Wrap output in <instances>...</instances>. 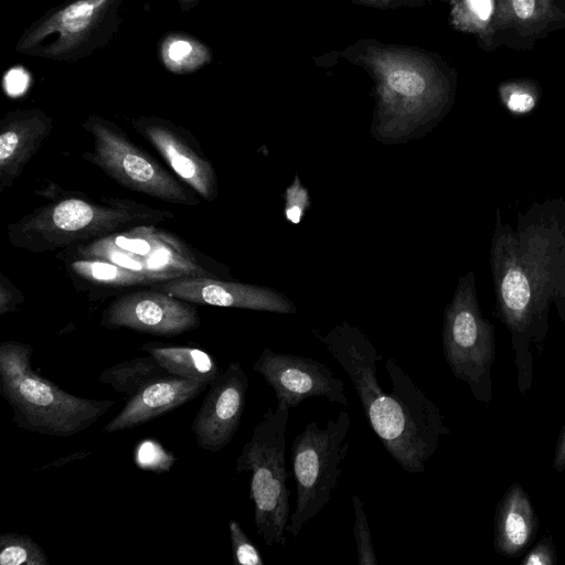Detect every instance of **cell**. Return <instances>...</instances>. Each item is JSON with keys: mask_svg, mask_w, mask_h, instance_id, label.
<instances>
[{"mask_svg": "<svg viewBox=\"0 0 565 565\" xmlns=\"http://www.w3.org/2000/svg\"><path fill=\"white\" fill-rule=\"evenodd\" d=\"M178 2L182 11H188L196 6L199 0H178Z\"/></svg>", "mask_w": 565, "mask_h": 565, "instance_id": "36", "label": "cell"}, {"mask_svg": "<svg viewBox=\"0 0 565 565\" xmlns=\"http://www.w3.org/2000/svg\"><path fill=\"white\" fill-rule=\"evenodd\" d=\"M502 105L513 115L531 113L540 103L541 88L531 79H509L498 87Z\"/></svg>", "mask_w": 565, "mask_h": 565, "instance_id": "26", "label": "cell"}, {"mask_svg": "<svg viewBox=\"0 0 565 565\" xmlns=\"http://www.w3.org/2000/svg\"><path fill=\"white\" fill-rule=\"evenodd\" d=\"M173 213L137 201L78 193L43 204L7 226L12 246L30 253H47L86 244L116 232L159 225Z\"/></svg>", "mask_w": 565, "mask_h": 565, "instance_id": "4", "label": "cell"}, {"mask_svg": "<svg viewBox=\"0 0 565 565\" xmlns=\"http://www.w3.org/2000/svg\"><path fill=\"white\" fill-rule=\"evenodd\" d=\"M124 0H70L47 11L21 34L20 53L61 62L105 46L118 30Z\"/></svg>", "mask_w": 565, "mask_h": 565, "instance_id": "9", "label": "cell"}, {"mask_svg": "<svg viewBox=\"0 0 565 565\" xmlns=\"http://www.w3.org/2000/svg\"><path fill=\"white\" fill-rule=\"evenodd\" d=\"M450 1V0H449Z\"/></svg>", "mask_w": 565, "mask_h": 565, "instance_id": "37", "label": "cell"}, {"mask_svg": "<svg viewBox=\"0 0 565 565\" xmlns=\"http://www.w3.org/2000/svg\"><path fill=\"white\" fill-rule=\"evenodd\" d=\"M25 297L21 290L2 273H0V315L18 310Z\"/></svg>", "mask_w": 565, "mask_h": 565, "instance_id": "30", "label": "cell"}, {"mask_svg": "<svg viewBox=\"0 0 565 565\" xmlns=\"http://www.w3.org/2000/svg\"><path fill=\"white\" fill-rule=\"evenodd\" d=\"M63 257L114 264L151 287L189 276H227L228 269L157 225L116 232L64 249Z\"/></svg>", "mask_w": 565, "mask_h": 565, "instance_id": "6", "label": "cell"}, {"mask_svg": "<svg viewBox=\"0 0 565 565\" xmlns=\"http://www.w3.org/2000/svg\"><path fill=\"white\" fill-rule=\"evenodd\" d=\"M53 129L39 108L14 109L0 120V193L11 188Z\"/></svg>", "mask_w": 565, "mask_h": 565, "instance_id": "17", "label": "cell"}, {"mask_svg": "<svg viewBox=\"0 0 565 565\" xmlns=\"http://www.w3.org/2000/svg\"><path fill=\"white\" fill-rule=\"evenodd\" d=\"M159 56L164 67L173 74L193 73L213 58L212 51L205 43L182 32L168 33L162 38Z\"/></svg>", "mask_w": 565, "mask_h": 565, "instance_id": "24", "label": "cell"}, {"mask_svg": "<svg viewBox=\"0 0 565 565\" xmlns=\"http://www.w3.org/2000/svg\"><path fill=\"white\" fill-rule=\"evenodd\" d=\"M131 126L202 199L212 202L217 198L214 166L190 130L158 116L137 117Z\"/></svg>", "mask_w": 565, "mask_h": 565, "instance_id": "14", "label": "cell"}, {"mask_svg": "<svg viewBox=\"0 0 565 565\" xmlns=\"http://www.w3.org/2000/svg\"><path fill=\"white\" fill-rule=\"evenodd\" d=\"M498 315L509 329L518 369V387L531 388V345L547 334L552 307L565 326V202L533 203L515 227L497 210L490 252Z\"/></svg>", "mask_w": 565, "mask_h": 565, "instance_id": "1", "label": "cell"}, {"mask_svg": "<svg viewBox=\"0 0 565 565\" xmlns=\"http://www.w3.org/2000/svg\"><path fill=\"white\" fill-rule=\"evenodd\" d=\"M285 218L294 224L301 223L306 211L311 206L310 196L307 188L301 184L298 175H295L292 183L285 191Z\"/></svg>", "mask_w": 565, "mask_h": 565, "instance_id": "29", "label": "cell"}, {"mask_svg": "<svg viewBox=\"0 0 565 565\" xmlns=\"http://www.w3.org/2000/svg\"><path fill=\"white\" fill-rule=\"evenodd\" d=\"M233 563L236 565H264L257 546L246 535L236 520L228 521Z\"/></svg>", "mask_w": 565, "mask_h": 565, "instance_id": "28", "label": "cell"}, {"mask_svg": "<svg viewBox=\"0 0 565 565\" xmlns=\"http://www.w3.org/2000/svg\"><path fill=\"white\" fill-rule=\"evenodd\" d=\"M33 349L20 341L0 344V392L20 428L71 437L90 427L111 406L110 399L72 395L31 367Z\"/></svg>", "mask_w": 565, "mask_h": 565, "instance_id": "5", "label": "cell"}, {"mask_svg": "<svg viewBox=\"0 0 565 565\" xmlns=\"http://www.w3.org/2000/svg\"><path fill=\"white\" fill-rule=\"evenodd\" d=\"M152 288L194 305L277 313H294L297 310L291 300L271 288L215 277H182L157 284Z\"/></svg>", "mask_w": 565, "mask_h": 565, "instance_id": "16", "label": "cell"}, {"mask_svg": "<svg viewBox=\"0 0 565 565\" xmlns=\"http://www.w3.org/2000/svg\"><path fill=\"white\" fill-rule=\"evenodd\" d=\"M141 350L152 355L169 373L175 376L212 384L222 370L214 358L195 347L148 342Z\"/></svg>", "mask_w": 565, "mask_h": 565, "instance_id": "22", "label": "cell"}, {"mask_svg": "<svg viewBox=\"0 0 565 565\" xmlns=\"http://www.w3.org/2000/svg\"><path fill=\"white\" fill-rule=\"evenodd\" d=\"M252 367L273 388L277 402L290 408L312 397L349 405L343 381L318 360L265 348Z\"/></svg>", "mask_w": 565, "mask_h": 565, "instance_id": "12", "label": "cell"}, {"mask_svg": "<svg viewBox=\"0 0 565 565\" xmlns=\"http://www.w3.org/2000/svg\"><path fill=\"white\" fill-rule=\"evenodd\" d=\"M82 127L93 139V149L84 152L83 159L120 185L170 204L195 206L200 203L192 192L115 122L90 115Z\"/></svg>", "mask_w": 565, "mask_h": 565, "instance_id": "10", "label": "cell"}, {"mask_svg": "<svg viewBox=\"0 0 565 565\" xmlns=\"http://www.w3.org/2000/svg\"><path fill=\"white\" fill-rule=\"evenodd\" d=\"M394 1L397 6L403 4V6H411V7H419L425 3L430 2L431 0H394Z\"/></svg>", "mask_w": 565, "mask_h": 565, "instance_id": "35", "label": "cell"}, {"mask_svg": "<svg viewBox=\"0 0 565 565\" xmlns=\"http://www.w3.org/2000/svg\"><path fill=\"white\" fill-rule=\"evenodd\" d=\"M565 29V0H501L500 46L531 50Z\"/></svg>", "mask_w": 565, "mask_h": 565, "instance_id": "19", "label": "cell"}, {"mask_svg": "<svg viewBox=\"0 0 565 565\" xmlns=\"http://www.w3.org/2000/svg\"><path fill=\"white\" fill-rule=\"evenodd\" d=\"M341 56L363 67L375 84L373 134L397 140L438 119L456 87L452 70L426 51L362 39Z\"/></svg>", "mask_w": 565, "mask_h": 565, "instance_id": "3", "label": "cell"}, {"mask_svg": "<svg viewBox=\"0 0 565 565\" xmlns=\"http://www.w3.org/2000/svg\"><path fill=\"white\" fill-rule=\"evenodd\" d=\"M290 407L277 402L255 426L236 459L237 472H250L249 498L256 534L267 546L286 545L290 520L286 433Z\"/></svg>", "mask_w": 565, "mask_h": 565, "instance_id": "7", "label": "cell"}, {"mask_svg": "<svg viewBox=\"0 0 565 565\" xmlns=\"http://www.w3.org/2000/svg\"><path fill=\"white\" fill-rule=\"evenodd\" d=\"M29 81V73L24 68L13 67L4 76V87L8 93L17 94L28 87Z\"/></svg>", "mask_w": 565, "mask_h": 565, "instance_id": "32", "label": "cell"}, {"mask_svg": "<svg viewBox=\"0 0 565 565\" xmlns=\"http://www.w3.org/2000/svg\"><path fill=\"white\" fill-rule=\"evenodd\" d=\"M443 351L455 377L469 385L477 401L489 403L495 355L494 329L481 315L472 271L460 277L445 310Z\"/></svg>", "mask_w": 565, "mask_h": 565, "instance_id": "11", "label": "cell"}, {"mask_svg": "<svg viewBox=\"0 0 565 565\" xmlns=\"http://www.w3.org/2000/svg\"><path fill=\"white\" fill-rule=\"evenodd\" d=\"M355 3L376 9H387L397 6L394 0H351Z\"/></svg>", "mask_w": 565, "mask_h": 565, "instance_id": "34", "label": "cell"}, {"mask_svg": "<svg viewBox=\"0 0 565 565\" xmlns=\"http://www.w3.org/2000/svg\"><path fill=\"white\" fill-rule=\"evenodd\" d=\"M207 386L205 382L175 375L154 380L128 397L103 430L113 434L142 425L195 398Z\"/></svg>", "mask_w": 565, "mask_h": 565, "instance_id": "18", "label": "cell"}, {"mask_svg": "<svg viewBox=\"0 0 565 565\" xmlns=\"http://www.w3.org/2000/svg\"><path fill=\"white\" fill-rule=\"evenodd\" d=\"M1 565H49L43 548L29 535L7 532L0 535Z\"/></svg>", "mask_w": 565, "mask_h": 565, "instance_id": "25", "label": "cell"}, {"mask_svg": "<svg viewBox=\"0 0 565 565\" xmlns=\"http://www.w3.org/2000/svg\"><path fill=\"white\" fill-rule=\"evenodd\" d=\"M351 417L341 411L324 427L310 422L291 445V469L296 484V507L287 533L297 537L302 527L331 501L342 475Z\"/></svg>", "mask_w": 565, "mask_h": 565, "instance_id": "8", "label": "cell"}, {"mask_svg": "<svg viewBox=\"0 0 565 565\" xmlns=\"http://www.w3.org/2000/svg\"><path fill=\"white\" fill-rule=\"evenodd\" d=\"M537 527V518L527 493L521 484H511L497 508L494 548L501 555L516 557L532 543Z\"/></svg>", "mask_w": 565, "mask_h": 565, "instance_id": "20", "label": "cell"}, {"mask_svg": "<svg viewBox=\"0 0 565 565\" xmlns=\"http://www.w3.org/2000/svg\"><path fill=\"white\" fill-rule=\"evenodd\" d=\"M317 339L348 374L369 424L391 457L407 472L420 473L449 434L438 406L413 382L393 358L385 362L391 390L376 376L382 361L360 329L342 322Z\"/></svg>", "mask_w": 565, "mask_h": 565, "instance_id": "2", "label": "cell"}, {"mask_svg": "<svg viewBox=\"0 0 565 565\" xmlns=\"http://www.w3.org/2000/svg\"><path fill=\"white\" fill-rule=\"evenodd\" d=\"M172 375L152 355L138 356L116 363L104 370L98 382L109 385L127 397L135 395L148 383Z\"/></svg>", "mask_w": 565, "mask_h": 565, "instance_id": "23", "label": "cell"}, {"mask_svg": "<svg viewBox=\"0 0 565 565\" xmlns=\"http://www.w3.org/2000/svg\"><path fill=\"white\" fill-rule=\"evenodd\" d=\"M247 390L248 379L239 362H231L209 385V392L191 424L201 449L218 452L232 441L241 425Z\"/></svg>", "mask_w": 565, "mask_h": 565, "instance_id": "15", "label": "cell"}, {"mask_svg": "<svg viewBox=\"0 0 565 565\" xmlns=\"http://www.w3.org/2000/svg\"><path fill=\"white\" fill-rule=\"evenodd\" d=\"M553 468L556 472H563L565 470V426L555 447Z\"/></svg>", "mask_w": 565, "mask_h": 565, "instance_id": "33", "label": "cell"}, {"mask_svg": "<svg viewBox=\"0 0 565 565\" xmlns=\"http://www.w3.org/2000/svg\"><path fill=\"white\" fill-rule=\"evenodd\" d=\"M556 562V553L552 540L543 537L522 559V565H553Z\"/></svg>", "mask_w": 565, "mask_h": 565, "instance_id": "31", "label": "cell"}, {"mask_svg": "<svg viewBox=\"0 0 565 565\" xmlns=\"http://www.w3.org/2000/svg\"><path fill=\"white\" fill-rule=\"evenodd\" d=\"M100 324L107 329L126 328L174 337L198 329L200 316L194 303L151 288L117 297L103 311Z\"/></svg>", "mask_w": 565, "mask_h": 565, "instance_id": "13", "label": "cell"}, {"mask_svg": "<svg viewBox=\"0 0 565 565\" xmlns=\"http://www.w3.org/2000/svg\"><path fill=\"white\" fill-rule=\"evenodd\" d=\"M449 22L486 52L500 46L501 0H450Z\"/></svg>", "mask_w": 565, "mask_h": 565, "instance_id": "21", "label": "cell"}, {"mask_svg": "<svg viewBox=\"0 0 565 565\" xmlns=\"http://www.w3.org/2000/svg\"><path fill=\"white\" fill-rule=\"evenodd\" d=\"M354 510L353 534L356 544L359 565H377L376 554L372 542L371 529L363 502L358 494L352 497Z\"/></svg>", "mask_w": 565, "mask_h": 565, "instance_id": "27", "label": "cell"}]
</instances>
